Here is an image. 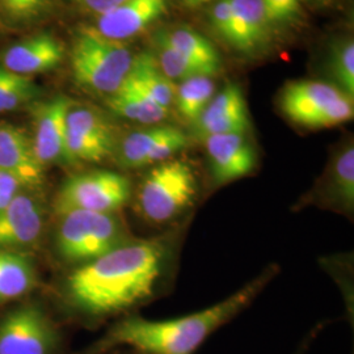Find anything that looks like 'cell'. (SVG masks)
Segmentation results:
<instances>
[{
  "label": "cell",
  "mask_w": 354,
  "mask_h": 354,
  "mask_svg": "<svg viewBox=\"0 0 354 354\" xmlns=\"http://www.w3.org/2000/svg\"><path fill=\"white\" fill-rule=\"evenodd\" d=\"M168 11V0H125L96 17L93 26L104 37L125 42L156 23Z\"/></svg>",
  "instance_id": "5bb4252c"
},
{
  "label": "cell",
  "mask_w": 354,
  "mask_h": 354,
  "mask_svg": "<svg viewBox=\"0 0 354 354\" xmlns=\"http://www.w3.org/2000/svg\"><path fill=\"white\" fill-rule=\"evenodd\" d=\"M74 102L66 96H55L37 102L35 108L33 149L39 163L71 165L67 153V113Z\"/></svg>",
  "instance_id": "8fae6325"
},
{
  "label": "cell",
  "mask_w": 354,
  "mask_h": 354,
  "mask_svg": "<svg viewBox=\"0 0 354 354\" xmlns=\"http://www.w3.org/2000/svg\"><path fill=\"white\" fill-rule=\"evenodd\" d=\"M329 73L344 93L354 95V42L348 38L333 46L329 55Z\"/></svg>",
  "instance_id": "4316f807"
},
{
  "label": "cell",
  "mask_w": 354,
  "mask_h": 354,
  "mask_svg": "<svg viewBox=\"0 0 354 354\" xmlns=\"http://www.w3.org/2000/svg\"><path fill=\"white\" fill-rule=\"evenodd\" d=\"M171 44L190 61L200 64L210 75L221 70L222 59L214 45L189 26H178L165 30Z\"/></svg>",
  "instance_id": "603a6c76"
},
{
  "label": "cell",
  "mask_w": 354,
  "mask_h": 354,
  "mask_svg": "<svg viewBox=\"0 0 354 354\" xmlns=\"http://www.w3.org/2000/svg\"><path fill=\"white\" fill-rule=\"evenodd\" d=\"M38 96L39 88L30 76L15 74L0 64V113L19 109Z\"/></svg>",
  "instance_id": "484cf974"
},
{
  "label": "cell",
  "mask_w": 354,
  "mask_h": 354,
  "mask_svg": "<svg viewBox=\"0 0 354 354\" xmlns=\"http://www.w3.org/2000/svg\"><path fill=\"white\" fill-rule=\"evenodd\" d=\"M44 228V210L37 200L19 193L0 212V248L15 250L32 245Z\"/></svg>",
  "instance_id": "e0dca14e"
},
{
  "label": "cell",
  "mask_w": 354,
  "mask_h": 354,
  "mask_svg": "<svg viewBox=\"0 0 354 354\" xmlns=\"http://www.w3.org/2000/svg\"><path fill=\"white\" fill-rule=\"evenodd\" d=\"M279 105L297 125L310 129L337 127L353 118V97L333 84L298 80L285 86Z\"/></svg>",
  "instance_id": "8992f818"
},
{
  "label": "cell",
  "mask_w": 354,
  "mask_h": 354,
  "mask_svg": "<svg viewBox=\"0 0 354 354\" xmlns=\"http://www.w3.org/2000/svg\"><path fill=\"white\" fill-rule=\"evenodd\" d=\"M0 171L15 177L23 188H37L44 183L45 167L23 127L0 122Z\"/></svg>",
  "instance_id": "4fadbf2b"
},
{
  "label": "cell",
  "mask_w": 354,
  "mask_h": 354,
  "mask_svg": "<svg viewBox=\"0 0 354 354\" xmlns=\"http://www.w3.org/2000/svg\"><path fill=\"white\" fill-rule=\"evenodd\" d=\"M156 61L160 66L163 74L174 83L178 80L183 82L185 79L194 76H212L200 64L190 61L184 54H181L171 44L165 29L158 32L153 37Z\"/></svg>",
  "instance_id": "d4e9b609"
},
{
  "label": "cell",
  "mask_w": 354,
  "mask_h": 354,
  "mask_svg": "<svg viewBox=\"0 0 354 354\" xmlns=\"http://www.w3.org/2000/svg\"><path fill=\"white\" fill-rule=\"evenodd\" d=\"M125 0H83L86 8L91 12L96 13V16L112 10L114 7L122 4Z\"/></svg>",
  "instance_id": "1f68e13d"
},
{
  "label": "cell",
  "mask_w": 354,
  "mask_h": 354,
  "mask_svg": "<svg viewBox=\"0 0 354 354\" xmlns=\"http://www.w3.org/2000/svg\"><path fill=\"white\" fill-rule=\"evenodd\" d=\"M169 241H129L79 266L66 279L71 307L88 317L117 315L147 301L165 274Z\"/></svg>",
  "instance_id": "6da1fadb"
},
{
  "label": "cell",
  "mask_w": 354,
  "mask_h": 354,
  "mask_svg": "<svg viewBox=\"0 0 354 354\" xmlns=\"http://www.w3.org/2000/svg\"><path fill=\"white\" fill-rule=\"evenodd\" d=\"M183 1H184V4H185L187 7H189V8H197V7L203 6V4H205V3L209 1V0H183Z\"/></svg>",
  "instance_id": "d6a6232c"
},
{
  "label": "cell",
  "mask_w": 354,
  "mask_h": 354,
  "mask_svg": "<svg viewBox=\"0 0 354 354\" xmlns=\"http://www.w3.org/2000/svg\"><path fill=\"white\" fill-rule=\"evenodd\" d=\"M133 241L117 213L71 212L61 215L55 248L67 263L87 264Z\"/></svg>",
  "instance_id": "277c9868"
},
{
  "label": "cell",
  "mask_w": 354,
  "mask_h": 354,
  "mask_svg": "<svg viewBox=\"0 0 354 354\" xmlns=\"http://www.w3.org/2000/svg\"><path fill=\"white\" fill-rule=\"evenodd\" d=\"M231 6L232 36L230 45L244 54H253L264 48L273 26L261 0H231Z\"/></svg>",
  "instance_id": "ac0fdd59"
},
{
  "label": "cell",
  "mask_w": 354,
  "mask_h": 354,
  "mask_svg": "<svg viewBox=\"0 0 354 354\" xmlns=\"http://www.w3.org/2000/svg\"><path fill=\"white\" fill-rule=\"evenodd\" d=\"M189 146L184 131L174 127H151L127 134L117 142L114 155L127 169L156 165L172 159Z\"/></svg>",
  "instance_id": "30bf717a"
},
{
  "label": "cell",
  "mask_w": 354,
  "mask_h": 354,
  "mask_svg": "<svg viewBox=\"0 0 354 354\" xmlns=\"http://www.w3.org/2000/svg\"><path fill=\"white\" fill-rule=\"evenodd\" d=\"M64 57V45L49 33L24 38L1 55V66L15 74L30 76L50 71Z\"/></svg>",
  "instance_id": "2e32d148"
},
{
  "label": "cell",
  "mask_w": 354,
  "mask_h": 354,
  "mask_svg": "<svg viewBox=\"0 0 354 354\" xmlns=\"http://www.w3.org/2000/svg\"><path fill=\"white\" fill-rule=\"evenodd\" d=\"M210 21L215 33L230 45L232 36L231 0H218L210 11Z\"/></svg>",
  "instance_id": "f546056e"
},
{
  "label": "cell",
  "mask_w": 354,
  "mask_h": 354,
  "mask_svg": "<svg viewBox=\"0 0 354 354\" xmlns=\"http://www.w3.org/2000/svg\"><path fill=\"white\" fill-rule=\"evenodd\" d=\"M48 0H0V8L17 21L33 20L48 10Z\"/></svg>",
  "instance_id": "f1b7e54d"
},
{
  "label": "cell",
  "mask_w": 354,
  "mask_h": 354,
  "mask_svg": "<svg viewBox=\"0 0 354 354\" xmlns=\"http://www.w3.org/2000/svg\"><path fill=\"white\" fill-rule=\"evenodd\" d=\"M106 105L114 114L143 125L160 124L168 115V109L153 102L129 76L117 92L108 96Z\"/></svg>",
  "instance_id": "d6986e66"
},
{
  "label": "cell",
  "mask_w": 354,
  "mask_h": 354,
  "mask_svg": "<svg viewBox=\"0 0 354 354\" xmlns=\"http://www.w3.org/2000/svg\"><path fill=\"white\" fill-rule=\"evenodd\" d=\"M215 95L212 76H194L176 84L174 104L178 114L194 124Z\"/></svg>",
  "instance_id": "cb8c5ba5"
},
{
  "label": "cell",
  "mask_w": 354,
  "mask_h": 354,
  "mask_svg": "<svg viewBox=\"0 0 354 354\" xmlns=\"http://www.w3.org/2000/svg\"><path fill=\"white\" fill-rule=\"evenodd\" d=\"M212 178L225 185L247 176L256 167L257 156L245 134H218L205 138Z\"/></svg>",
  "instance_id": "7c38bea8"
},
{
  "label": "cell",
  "mask_w": 354,
  "mask_h": 354,
  "mask_svg": "<svg viewBox=\"0 0 354 354\" xmlns=\"http://www.w3.org/2000/svg\"><path fill=\"white\" fill-rule=\"evenodd\" d=\"M117 137L112 124L99 111L73 104L67 113V153L71 165L99 163L113 156Z\"/></svg>",
  "instance_id": "ba28073f"
},
{
  "label": "cell",
  "mask_w": 354,
  "mask_h": 354,
  "mask_svg": "<svg viewBox=\"0 0 354 354\" xmlns=\"http://www.w3.org/2000/svg\"><path fill=\"white\" fill-rule=\"evenodd\" d=\"M197 194V178L192 165L180 159H169L152 165L136 193L140 216L153 225L175 221L188 210Z\"/></svg>",
  "instance_id": "5b68a950"
},
{
  "label": "cell",
  "mask_w": 354,
  "mask_h": 354,
  "mask_svg": "<svg viewBox=\"0 0 354 354\" xmlns=\"http://www.w3.org/2000/svg\"><path fill=\"white\" fill-rule=\"evenodd\" d=\"M276 273L277 266H269L227 299L187 317L168 320L124 317L93 346L92 353H104L117 346H127L138 354H194L216 329L227 324L252 304Z\"/></svg>",
  "instance_id": "7a4b0ae2"
},
{
  "label": "cell",
  "mask_w": 354,
  "mask_h": 354,
  "mask_svg": "<svg viewBox=\"0 0 354 354\" xmlns=\"http://www.w3.org/2000/svg\"><path fill=\"white\" fill-rule=\"evenodd\" d=\"M21 184L10 174L0 171V212L6 209L13 198L20 193Z\"/></svg>",
  "instance_id": "4dcf8cb0"
},
{
  "label": "cell",
  "mask_w": 354,
  "mask_h": 354,
  "mask_svg": "<svg viewBox=\"0 0 354 354\" xmlns=\"http://www.w3.org/2000/svg\"><path fill=\"white\" fill-rule=\"evenodd\" d=\"M58 333L37 306L15 308L0 320V354H53Z\"/></svg>",
  "instance_id": "9c48e42d"
},
{
  "label": "cell",
  "mask_w": 354,
  "mask_h": 354,
  "mask_svg": "<svg viewBox=\"0 0 354 354\" xmlns=\"http://www.w3.org/2000/svg\"><path fill=\"white\" fill-rule=\"evenodd\" d=\"M315 200L327 203L339 212H353L354 206V149L352 145L344 147L333 159L328 172V181L323 188L314 192Z\"/></svg>",
  "instance_id": "ffe728a7"
},
{
  "label": "cell",
  "mask_w": 354,
  "mask_h": 354,
  "mask_svg": "<svg viewBox=\"0 0 354 354\" xmlns=\"http://www.w3.org/2000/svg\"><path fill=\"white\" fill-rule=\"evenodd\" d=\"M35 285L36 270L32 261L12 250L0 248V302L16 299Z\"/></svg>",
  "instance_id": "7402d4cb"
},
{
  "label": "cell",
  "mask_w": 354,
  "mask_h": 354,
  "mask_svg": "<svg viewBox=\"0 0 354 354\" xmlns=\"http://www.w3.org/2000/svg\"><path fill=\"white\" fill-rule=\"evenodd\" d=\"M261 3L273 28L294 23L302 13L301 0H261Z\"/></svg>",
  "instance_id": "83f0119b"
},
{
  "label": "cell",
  "mask_w": 354,
  "mask_h": 354,
  "mask_svg": "<svg viewBox=\"0 0 354 354\" xmlns=\"http://www.w3.org/2000/svg\"><path fill=\"white\" fill-rule=\"evenodd\" d=\"M193 125L203 140L218 134H245L250 129V114L241 87L227 84L214 95Z\"/></svg>",
  "instance_id": "9a60e30c"
},
{
  "label": "cell",
  "mask_w": 354,
  "mask_h": 354,
  "mask_svg": "<svg viewBox=\"0 0 354 354\" xmlns=\"http://www.w3.org/2000/svg\"><path fill=\"white\" fill-rule=\"evenodd\" d=\"M134 354H138V353H137V352H134Z\"/></svg>",
  "instance_id": "e575fe53"
},
{
  "label": "cell",
  "mask_w": 354,
  "mask_h": 354,
  "mask_svg": "<svg viewBox=\"0 0 354 354\" xmlns=\"http://www.w3.org/2000/svg\"><path fill=\"white\" fill-rule=\"evenodd\" d=\"M308 1H314V3H319V4H323V3H328L329 0H308Z\"/></svg>",
  "instance_id": "836d02e7"
},
{
  "label": "cell",
  "mask_w": 354,
  "mask_h": 354,
  "mask_svg": "<svg viewBox=\"0 0 354 354\" xmlns=\"http://www.w3.org/2000/svg\"><path fill=\"white\" fill-rule=\"evenodd\" d=\"M134 61L127 42L104 37L95 28L77 32L71 49V68L76 84L111 96L124 84Z\"/></svg>",
  "instance_id": "3957f363"
},
{
  "label": "cell",
  "mask_w": 354,
  "mask_h": 354,
  "mask_svg": "<svg viewBox=\"0 0 354 354\" xmlns=\"http://www.w3.org/2000/svg\"><path fill=\"white\" fill-rule=\"evenodd\" d=\"M127 76L159 105L169 109L174 104L176 84L163 74L153 53L145 51L134 57Z\"/></svg>",
  "instance_id": "44dd1931"
},
{
  "label": "cell",
  "mask_w": 354,
  "mask_h": 354,
  "mask_svg": "<svg viewBox=\"0 0 354 354\" xmlns=\"http://www.w3.org/2000/svg\"><path fill=\"white\" fill-rule=\"evenodd\" d=\"M133 198V187L125 175L113 171H91L66 178L54 200L59 215L71 212L117 213Z\"/></svg>",
  "instance_id": "52a82bcc"
}]
</instances>
